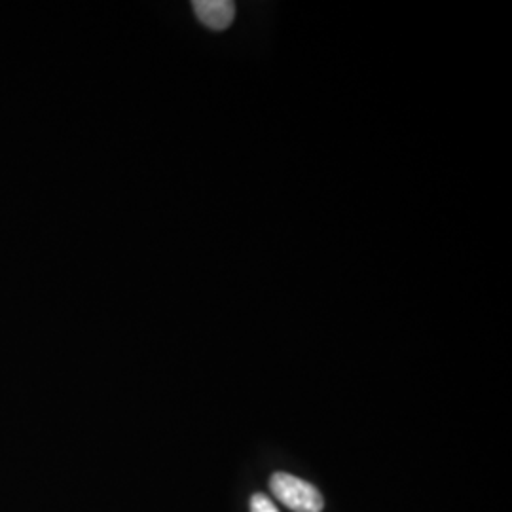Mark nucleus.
<instances>
[{"instance_id": "nucleus-1", "label": "nucleus", "mask_w": 512, "mask_h": 512, "mask_svg": "<svg viewBox=\"0 0 512 512\" xmlns=\"http://www.w3.org/2000/svg\"><path fill=\"white\" fill-rule=\"evenodd\" d=\"M272 494L294 512H323L325 499L321 492L298 476L275 473L270 478Z\"/></svg>"}, {"instance_id": "nucleus-3", "label": "nucleus", "mask_w": 512, "mask_h": 512, "mask_svg": "<svg viewBox=\"0 0 512 512\" xmlns=\"http://www.w3.org/2000/svg\"><path fill=\"white\" fill-rule=\"evenodd\" d=\"M251 512H279L274 505V501L266 495L255 494L251 499Z\"/></svg>"}, {"instance_id": "nucleus-2", "label": "nucleus", "mask_w": 512, "mask_h": 512, "mask_svg": "<svg viewBox=\"0 0 512 512\" xmlns=\"http://www.w3.org/2000/svg\"><path fill=\"white\" fill-rule=\"evenodd\" d=\"M192 6L198 21L211 31L228 29L236 18V4L230 0H196Z\"/></svg>"}]
</instances>
